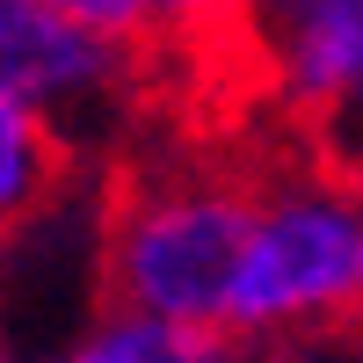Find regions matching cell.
I'll return each mask as SVG.
<instances>
[{"label":"cell","mask_w":363,"mask_h":363,"mask_svg":"<svg viewBox=\"0 0 363 363\" xmlns=\"http://www.w3.org/2000/svg\"><path fill=\"white\" fill-rule=\"evenodd\" d=\"M44 363H240V342L233 335H203V327H167V320H145V313H124V306H102Z\"/></svg>","instance_id":"5b68a950"},{"label":"cell","mask_w":363,"mask_h":363,"mask_svg":"<svg viewBox=\"0 0 363 363\" xmlns=\"http://www.w3.org/2000/svg\"><path fill=\"white\" fill-rule=\"evenodd\" d=\"M51 8L80 15L87 29L131 44V51H153V44H203V37H225L240 29V0H51Z\"/></svg>","instance_id":"8992f818"},{"label":"cell","mask_w":363,"mask_h":363,"mask_svg":"<svg viewBox=\"0 0 363 363\" xmlns=\"http://www.w3.org/2000/svg\"><path fill=\"white\" fill-rule=\"evenodd\" d=\"M58 182H66V131H51L22 102H0V211L15 233L37 225V211H51Z\"/></svg>","instance_id":"52a82bcc"},{"label":"cell","mask_w":363,"mask_h":363,"mask_svg":"<svg viewBox=\"0 0 363 363\" xmlns=\"http://www.w3.org/2000/svg\"><path fill=\"white\" fill-rule=\"evenodd\" d=\"M255 225V182L225 167H153L138 174L102 218V291L109 306L225 335L240 255Z\"/></svg>","instance_id":"6da1fadb"},{"label":"cell","mask_w":363,"mask_h":363,"mask_svg":"<svg viewBox=\"0 0 363 363\" xmlns=\"http://www.w3.org/2000/svg\"><path fill=\"white\" fill-rule=\"evenodd\" d=\"M138 51L87 29L51 0H0V102H22L51 131H87L124 109Z\"/></svg>","instance_id":"3957f363"},{"label":"cell","mask_w":363,"mask_h":363,"mask_svg":"<svg viewBox=\"0 0 363 363\" xmlns=\"http://www.w3.org/2000/svg\"><path fill=\"white\" fill-rule=\"evenodd\" d=\"M363 320V174L298 160L255 174V225L233 291V342H298Z\"/></svg>","instance_id":"7a4b0ae2"},{"label":"cell","mask_w":363,"mask_h":363,"mask_svg":"<svg viewBox=\"0 0 363 363\" xmlns=\"http://www.w3.org/2000/svg\"><path fill=\"white\" fill-rule=\"evenodd\" d=\"M240 37L298 124H363V0H240Z\"/></svg>","instance_id":"277c9868"}]
</instances>
